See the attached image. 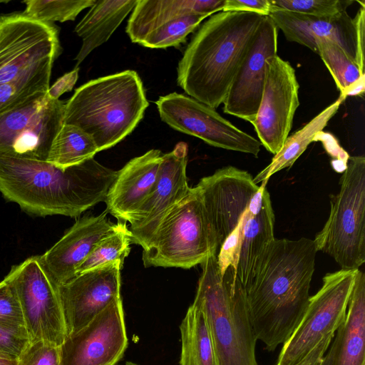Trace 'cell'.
<instances>
[{
    "instance_id": "1",
    "label": "cell",
    "mask_w": 365,
    "mask_h": 365,
    "mask_svg": "<svg viewBox=\"0 0 365 365\" xmlns=\"http://www.w3.org/2000/svg\"><path fill=\"white\" fill-rule=\"evenodd\" d=\"M247 171L234 166L217 170L196 185L218 252L222 275L230 266L245 288L257 273L274 240V214L267 190Z\"/></svg>"
},
{
    "instance_id": "2",
    "label": "cell",
    "mask_w": 365,
    "mask_h": 365,
    "mask_svg": "<svg viewBox=\"0 0 365 365\" xmlns=\"http://www.w3.org/2000/svg\"><path fill=\"white\" fill-rule=\"evenodd\" d=\"M317 252L313 240L275 238L245 288L255 337L267 351L284 344L302 319L310 298Z\"/></svg>"
},
{
    "instance_id": "3",
    "label": "cell",
    "mask_w": 365,
    "mask_h": 365,
    "mask_svg": "<svg viewBox=\"0 0 365 365\" xmlns=\"http://www.w3.org/2000/svg\"><path fill=\"white\" fill-rule=\"evenodd\" d=\"M117 173L93 158L63 169L0 152V192L36 216H79L105 202Z\"/></svg>"
},
{
    "instance_id": "4",
    "label": "cell",
    "mask_w": 365,
    "mask_h": 365,
    "mask_svg": "<svg viewBox=\"0 0 365 365\" xmlns=\"http://www.w3.org/2000/svg\"><path fill=\"white\" fill-rule=\"evenodd\" d=\"M202 24L178 63L177 83L214 109L223 103L264 16L220 11Z\"/></svg>"
},
{
    "instance_id": "5",
    "label": "cell",
    "mask_w": 365,
    "mask_h": 365,
    "mask_svg": "<svg viewBox=\"0 0 365 365\" xmlns=\"http://www.w3.org/2000/svg\"><path fill=\"white\" fill-rule=\"evenodd\" d=\"M148 106L140 76L126 70L91 80L76 89L66 103L63 124L88 134L99 152L128 135Z\"/></svg>"
},
{
    "instance_id": "6",
    "label": "cell",
    "mask_w": 365,
    "mask_h": 365,
    "mask_svg": "<svg viewBox=\"0 0 365 365\" xmlns=\"http://www.w3.org/2000/svg\"><path fill=\"white\" fill-rule=\"evenodd\" d=\"M193 305L203 314L219 365H258L245 291L233 267L222 275L217 254L202 264Z\"/></svg>"
},
{
    "instance_id": "7",
    "label": "cell",
    "mask_w": 365,
    "mask_h": 365,
    "mask_svg": "<svg viewBox=\"0 0 365 365\" xmlns=\"http://www.w3.org/2000/svg\"><path fill=\"white\" fill-rule=\"evenodd\" d=\"M217 252L202 197L195 186L166 213L143 249L142 260L145 267L190 269Z\"/></svg>"
},
{
    "instance_id": "8",
    "label": "cell",
    "mask_w": 365,
    "mask_h": 365,
    "mask_svg": "<svg viewBox=\"0 0 365 365\" xmlns=\"http://www.w3.org/2000/svg\"><path fill=\"white\" fill-rule=\"evenodd\" d=\"M340 189L330 197V213L314 240L316 249L331 256L342 269H359L365 262V157H349Z\"/></svg>"
},
{
    "instance_id": "9",
    "label": "cell",
    "mask_w": 365,
    "mask_h": 365,
    "mask_svg": "<svg viewBox=\"0 0 365 365\" xmlns=\"http://www.w3.org/2000/svg\"><path fill=\"white\" fill-rule=\"evenodd\" d=\"M358 269L327 273L320 289L310 297L304 315L283 344L277 365H295L344 322Z\"/></svg>"
},
{
    "instance_id": "10",
    "label": "cell",
    "mask_w": 365,
    "mask_h": 365,
    "mask_svg": "<svg viewBox=\"0 0 365 365\" xmlns=\"http://www.w3.org/2000/svg\"><path fill=\"white\" fill-rule=\"evenodd\" d=\"M30 341L60 346L67 333L58 286L41 262L31 257L10 271Z\"/></svg>"
},
{
    "instance_id": "11",
    "label": "cell",
    "mask_w": 365,
    "mask_h": 365,
    "mask_svg": "<svg viewBox=\"0 0 365 365\" xmlns=\"http://www.w3.org/2000/svg\"><path fill=\"white\" fill-rule=\"evenodd\" d=\"M215 10L213 0H138L126 32L133 42L145 47L178 46Z\"/></svg>"
},
{
    "instance_id": "12",
    "label": "cell",
    "mask_w": 365,
    "mask_h": 365,
    "mask_svg": "<svg viewBox=\"0 0 365 365\" xmlns=\"http://www.w3.org/2000/svg\"><path fill=\"white\" fill-rule=\"evenodd\" d=\"M66 103L38 93L0 115V152L46 160L63 125Z\"/></svg>"
},
{
    "instance_id": "13",
    "label": "cell",
    "mask_w": 365,
    "mask_h": 365,
    "mask_svg": "<svg viewBox=\"0 0 365 365\" xmlns=\"http://www.w3.org/2000/svg\"><path fill=\"white\" fill-rule=\"evenodd\" d=\"M163 121L214 147L257 157L261 143L237 128L215 109L183 94L172 93L156 101Z\"/></svg>"
},
{
    "instance_id": "14",
    "label": "cell",
    "mask_w": 365,
    "mask_h": 365,
    "mask_svg": "<svg viewBox=\"0 0 365 365\" xmlns=\"http://www.w3.org/2000/svg\"><path fill=\"white\" fill-rule=\"evenodd\" d=\"M59 52L58 31L51 24L22 13L0 16V83L46 61H55Z\"/></svg>"
},
{
    "instance_id": "15",
    "label": "cell",
    "mask_w": 365,
    "mask_h": 365,
    "mask_svg": "<svg viewBox=\"0 0 365 365\" xmlns=\"http://www.w3.org/2000/svg\"><path fill=\"white\" fill-rule=\"evenodd\" d=\"M299 85L290 63L277 55L265 63V81L260 104L252 123L259 141L276 155L283 146L299 106Z\"/></svg>"
},
{
    "instance_id": "16",
    "label": "cell",
    "mask_w": 365,
    "mask_h": 365,
    "mask_svg": "<svg viewBox=\"0 0 365 365\" xmlns=\"http://www.w3.org/2000/svg\"><path fill=\"white\" fill-rule=\"evenodd\" d=\"M122 299L116 298L90 322L66 336L61 365H116L128 346Z\"/></svg>"
},
{
    "instance_id": "17",
    "label": "cell",
    "mask_w": 365,
    "mask_h": 365,
    "mask_svg": "<svg viewBox=\"0 0 365 365\" xmlns=\"http://www.w3.org/2000/svg\"><path fill=\"white\" fill-rule=\"evenodd\" d=\"M187 154L185 142L163 154L155 183L129 222L131 243L144 249L166 213L190 190L186 175Z\"/></svg>"
},
{
    "instance_id": "18",
    "label": "cell",
    "mask_w": 365,
    "mask_h": 365,
    "mask_svg": "<svg viewBox=\"0 0 365 365\" xmlns=\"http://www.w3.org/2000/svg\"><path fill=\"white\" fill-rule=\"evenodd\" d=\"M123 265L120 261L109 262L80 273L58 286L67 335L81 329L120 297Z\"/></svg>"
},
{
    "instance_id": "19",
    "label": "cell",
    "mask_w": 365,
    "mask_h": 365,
    "mask_svg": "<svg viewBox=\"0 0 365 365\" xmlns=\"http://www.w3.org/2000/svg\"><path fill=\"white\" fill-rule=\"evenodd\" d=\"M278 29L264 16L223 101L225 113L252 123L264 86L265 63L277 51Z\"/></svg>"
},
{
    "instance_id": "20",
    "label": "cell",
    "mask_w": 365,
    "mask_h": 365,
    "mask_svg": "<svg viewBox=\"0 0 365 365\" xmlns=\"http://www.w3.org/2000/svg\"><path fill=\"white\" fill-rule=\"evenodd\" d=\"M85 215L78 219L63 237L42 255L41 262L53 282L60 286L76 275V269L95 244L111 232L117 224L107 217Z\"/></svg>"
},
{
    "instance_id": "21",
    "label": "cell",
    "mask_w": 365,
    "mask_h": 365,
    "mask_svg": "<svg viewBox=\"0 0 365 365\" xmlns=\"http://www.w3.org/2000/svg\"><path fill=\"white\" fill-rule=\"evenodd\" d=\"M269 16L287 41L317 53L318 43L329 40L356 61L354 22L346 11L331 17H316L272 8Z\"/></svg>"
},
{
    "instance_id": "22",
    "label": "cell",
    "mask_w": 365,
    "mask_h": 365,
    "mask_svg": "<svg viewBox=\"0 0 365 365\" xmlns=\"http://www.w3.org/2000/svg\"><path fill=\"white\" fill-rule=\"evenodd\" d=\"M163 154L152 149L135 157L118 171L105 200L106 211L121 222H130L150 195Z\"/></svg>"
},
{
    "instance_id": "23",
    "label": "cell",
    "mask_w": 365,
    "mask_h": 365,
    "mask_svg": "<svg viewBox=\"0 0 365 365\" xmlns=\"http://www.w3.org/2000/svg\"><path fill=\"white\" fill-rule=\"evenodd\" d=\"M343 324L331 343V365H365V274L358 269Z\"/></svg>"
},
{
    "instance_id": "24",
    "label": "cell",
    "mask_w": 365,
    "mask_h": 365,
    "mask_svg": "<svg viewBox=\"0 0 365 365\" xmlns=\"http://www.w3.org/2000/svg\"><path fill=\"white\" fill-rule=\"evenodd\" d=\"M138 0H96L75 28L82 46L75 58L78 66L96 48L106 42Z\"/></svg>"
},
{
    "instance_id": "25",
    "label": "cell",
    "mask_w": 365,
    "mask_h": 365,
    "mask_svg": "<svg viewBox=\"0 0 365 365\" xmlns=\"http://www.w3.org/2000/svg\"><path fill=\"white\" fill-rule=\"evenodd\" d=\"M343 101V99L339 98L304 126L288 136L280 150L274 155L271 163L253 178V182L258 185L264 180H269L276 173L292 167L308 145L315 140L317 135L322 132L328 122L336 113Z\"/></svg>"
},
{
    "instance_id": "26",
    "label": "cell",
    "mask_w": 365,
    "mask_h": 365,
    "mask_svg": "<svg viewBox=\"0 0 365 365\" xmlns=\"http://www.w3.org/2000/svg\"><path fill=\"white\" fill-rule=\"evenodd\" d=\"M180 365H219L202 312L192 304L180 325Z\"/></svg>"
},
{
    "instance_id": "27",
    "label": "cell",
    "mask_w": 365,
    "mask_h": 365,
    "mask_svg": "<svg viewBox=\"0 0 365 365\" xmlns=\"http://www.w3.org/2000/svg\"><path fill=\"white\" fill-rule=\"evenodd\" d=\"M318 53L332 76L340 91L339 98L361 95L364 92L365 73L356 61L335 42L325 40L318 43Z\"/></svg>"
},
{
    "instance_id": "28",
    "label": "cell",
    "mask_w": 365,
    "mask_h": 365,
    "mask_svg": "<svg viewBox=\"0 0 365 365\" xmlns=\"http://www.w3.org/2000/svg\"><path fill=\"white\" fill-rule=\"evenodd\" d=\"M98 152L88 134L76 126L63 124L53 141L46 161L66 169L93 158Z\"/></svg>"
},
{
    "instance_id": "29",
    "label": "cell",
    "mask_w": 365,
    "mask_h": 365,
    "mask_svg": "<svg viewBox=\"0 0 365 365\" xmlns=\"http://www.w3.org/2000/svg\"><path fill=\"white\" fill-rule=\"evenodd\" d=\"M54 60L46 61L10 81L0 83V115L33 96L48 91Z\"/></svg>"
},
{
    "instance_id": "30",
    "label": "cell",
    "mask_w": 365,
    "mask_h": 365,
    "mask_svg": "<svg viewBox=\"0 0 365 365\" xmlns=\"http://www.w3.org/2000/svg\"><path fill=\"white\" fill-rule=\"evenodd\" d=\"M131 233L125 222L119 221L111 232L98 240L76 269V275L87 270L120 261L123 264L130 252Z\"/></svg>"
},
{
    "instance_id": "31",
    "label": "cell",
    "mask_w": 365,
    "mask_h": 365,
    "mask_svg": "<svg viewBox=\"0 0 365 365\" xmlns=\"http://www.w3.org/2000/svg\"><path fill=\"white\" fill-rule=\"evenodd\" d=\"M96 0H27L22 14L35 20L49 23L73 21L78 14L88 7H91Z\"/></svg>"
},
{
    "instance_id": "32",
    "label": "cell",
    "mask_w": 365,
    "mask_h": 365,
    "mask_svg": "<svg viewBox=\"0 0 365 365\" xmlns=\"http://www.w3.org/2000/svg\"><path fill=\"white\" fill-rule=\"evenodd\" d=\"M272 9L316 17H331L346 11L350 0H270Z\"/></svg>"
},
{
    "instance_id": "33",
    "label": "cell",
    "mask_w": 365,
    "mask_h": 365,
    "mask_svg": "<svg viewBox=\"0 0 365 365\" xmlns=\"http://www.w3.org/2000/svg\"><path fill=\"white\" fill-rule=\"evenodd\" d=\"M0 324L26 329L19 301L11 282L10 272L0 282Z\"/></svg>"
},
{
    "instance_id": "34",
    "label": "cell",
    "mask_w": 365,
    "mask_h": 365,
    "mask_svg": "<svg viewBox=\"0 0 365 365\" xmlns=\"http://www.w3.org/2000/svg\"><path fill=\"white\" fill-rule=\"evenodd\" d=\"M18 365H61L60 347L45 341H30L19 356Z\"/></svg>"
},
{
    "instance_id": "35",
    "label": "cell",
    "mask_w": 365,
    "mask_h": 365,
    "mask_svg": "<svg viewBox=\"0 0 365 365\" xmlns=\"http://www.w3.org/2000/svg\"><path fill=\"white\" fill-rule=\"evenodd\" d=\"M30 340L26 329L0 324V352L19 357Z\"/></svg>"
},
{
    "instance_id": "36",
    "label": "cell",
    "mask_w": 365,
    "mask_h": 365,
    "mask_svg": "<svg viewBox=\"0 0 365 365\" xmlns=\"http://www.w3.org/2000/svg\"><path fill=\"white\" fill-rule=\"evenodd\" d=\"M271 9L270 0H225L222 11L249 12L267 16Z\"/></svg>"
},
{
    "instance_id": "37",
    "label": "cell",
    "mask_w": 365,
    "mask_h": 365,
    "mask_svg": "<svg viewBox=\"0 0 365 365\" xmlns=\"http://www.w3.org/2000/svg\"><path fill=\"white\" fill-rule=\"evenodd\" d=\"M355 27L356 62L361 71H364V30L365 6H361L354 18Z\"/></svg>"
},
{
    "instance_id": "38",
    "label": "cell",
    "mask_w": 365,
    "mask_h": 365,
    "mask_svg": "<svg viewBox=\"0 0 365 365\" xmlns=\"http://www.w3.org/2000/svg\"><path fill=\"white\" fill-rule=\"evenodd\" d=\"M78 68L76 67L73 71L58 78L49 87L47 91L48 96L52 99L58 100L62 94L71 91L78 80Z\"/></svg>"
},
{
    "instance_id": "39",
    "label": "cell",
    "mask_w": 365,
    "mask_h": 365,
    "mask_svg": "<svg viewBox=\"0 0 365 365\" xmlns=\"http://www.w3.org/2000/svg\"><path fill=\"white\" fill-rule=\"evenodd\" d=\"M334 336V334H329L324 337L303 360L295 365H320L325 353L330 346Z\"/></svg>"
},
{
    "instance_id": "40",
    "label": "cell",
    "mask_w": 365,
    "mask_h": 365,
    "mask_svg": "<svg viewBox=\"0 0 365 365\" xmlns=\"http://www.w3.org/2000/svg\"><path fill=\"white\" fill-rule=\"evenodd\" d=\"M18 358L0 352V365H18Z\"/></svg>"
},
{
    "instance_id": "41",
    "label": "cell",
    "mask_w": 365,
    "mask_h": 365,
    "mask_svg": "<svg viewBox=\"0 0 365 365\" xmlns=\"http://www.w3.org/2000/svg\"><path fill=\"white\" fill-rule=\"evenodd\" d=\"M331 350L329 348V351L327 353V354H324L322 361L320 365H331Z\"/></svg>"
},
{
    "instance_id": "42",
    "label": "cell",
    "mask_w": 365,
    "mask_h": 365,
    "mask_svg": "<svg viewBox=\"0 0 365 365\" xmlns=\"http://www.w3.org/2000/svg\"><path fill=\"white\" fill-rule=\"evenodd\" d=\"M117 365H118V364H117ZM123 365H138V364H136L135 363L131 362V361H127Z\"/></svg>"
},
{
    "instance_id": "43",
    "label": "cell",
    "mask_w": 365,
    "mask_h": 365,
    "mask_svg": "<svg viewBox=\"0 0 365 365\" xmlns=\"http://www.w3.org/2000/svg\"><path fill=\"white\" fill-rule=\"evenodd\" d=\"M9 0H0V4H2V3H7L9 2Z\"/></svg>"
}]
</instances>
